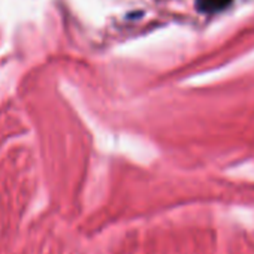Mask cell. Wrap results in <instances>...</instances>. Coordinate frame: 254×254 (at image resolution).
<instances>
[{
  "mask_svg": "<svg viewBox=\"0 0 254 254\" xmlns=\"http://www.w3.org/2000/svg\"><path fill=\"white\" fill-rule=\"evenodd\" d=\"M232 3V0H197L196 6L200 12L205 14H214L226 9Z\"/></svg>",
  "mask_w": 254,
  "mask_h": 254,
  "instance_id": "1",
  "label": "cell"
}]
</instances>
